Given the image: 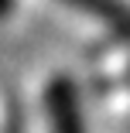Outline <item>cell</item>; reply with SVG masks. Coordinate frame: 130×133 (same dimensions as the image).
<instances>
[{"mask_svg": "<svg viewBox=\"0 0 130 133\" xmlns=\"http://www.w3.org/2000/svg\"><path fill=\"white\" fill-rule=\"evenodd\" d=\"M48 113H51L55 133H82L79 106H75V92L69 78H55L48 85Z\"/></svg>", "mask_w": 130, "mask_h": 133, "instance_id": "obj_1", "label": "cell"}, {"mask_svg": "<svg viewBox=\"0 0 130 133\" xmlns=\"http://www.w3.org/2000/svg\"><path fill=\"white\" fill-rule=\"evenodd\" d=\"M65 4L79 7V10H89V14L103 17V21H110V24H127V21H130L127 10L116 4V0H65Z\"/></svg>", "mask_w": 130, "mask_h": 133, "instance_id": "obj_2", "label": "cell"}, {"mask_svg": "<svg viewBox=\"0 0 130 133\" xmlns=\"http://www.w3.org/2000/svg\"><path fill=\"white\" fill-rule=\"evenodd\" d=\"M10 14V0H0V17H7Z\"/></svg>", "mask_w": 130, "mask_h": 133, "instance_id": "obj_3", "label": "cell"}]
</instances>
